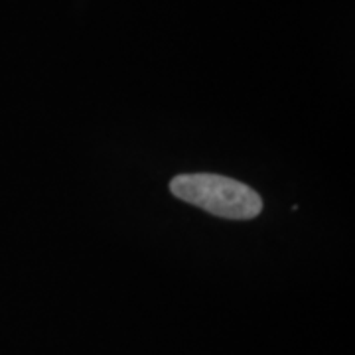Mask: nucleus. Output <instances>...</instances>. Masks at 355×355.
<instances>
[{
  "mask_svg": "<svg viewBox=\"0 0 355 355\" xmlns=\"http://www.w3.org/2000/svg\"><path fill=\"white\" fill-rule=\"evenodd\" d=\"M170 191L200 207L207 214L223 219H253L263 211L261 196L237 180L216 174H184L170 182Z\"/></svg>",
  "mask_w": 355,
  "mask_h": 355,
  "instance_id": "nucleus-1",
  "label": "nucleus"
}]
</instances>
